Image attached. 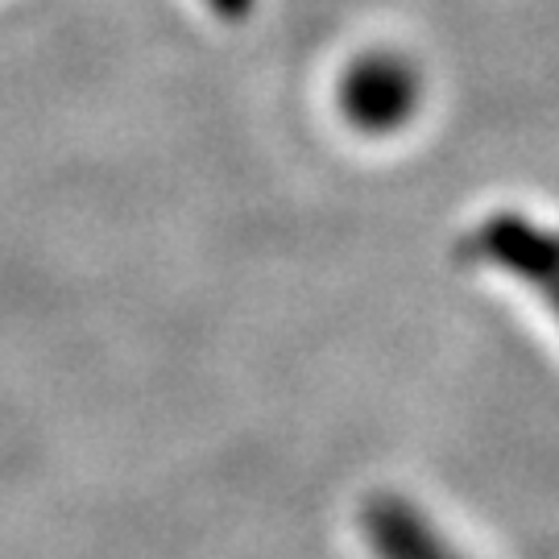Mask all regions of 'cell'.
Listing matches in <instances>:
<instances>
[{"mask_svg": "<svg viewBox=\"0 0 559 559\" xmlns=\"http://www.w3.org/2000/svg\"><path fill=\"white\" fill-rule=\"evenodd\" d=\"M360 535L373 559H473L431 514L399 493H378L360 510Z\"/></svg>", "mask_w": 559, "mask_h": 559, "instance_id": "2", "label": "cell"}, {"mask_svg": "<svg viewBox=\"0 0 559 559\" xmlns=\"http://www.w3.org/2000/svg\"><path fill=\"white\" fill-rule=\"evenodd\" d=\"M427 100L419 62L399 50H365L344 67L336 83V108L360 138H394L411 129Z\"/></svg>", "mask_w": 559, "mask_h": 559, "instance_id": "1", "label": "cell"}, {"mask_svg": "<svg viewBox=\"0 0 559 559\" xmlns=\"http://www.w3.org/2000/svg\"><path fill=\"white\" fill-rule=\"evenodd\" d=\"M216 4H221V9H233V13H237V9L245 4V0H216Z\"/></svg>", "mask_w": 559, "mask_h": 559, "instance_id": "3", "label": "cell"}]
</instances>
